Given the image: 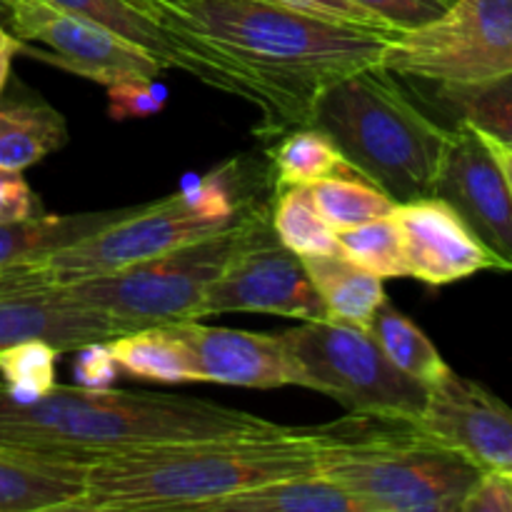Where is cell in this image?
<instances>
[{
    "mask_svg": "<svg viewBox=\"0 0 512 512\" xmlns=\"http://www.w3.org/2000/svg\"><path fill=\"white\" fill-rule=\"evenodd\" d=\"M193 512H365L363 505L323 473L270 480L240 493L200 503Z\"/></svg>",
    "mask_w": 512,
    "mask_h": 512,
    "instance_id": "cell-20",
    "label": "cell"
},
{
    "mask_svg": "<svg viewBox=\"0 0 512 512\" xmlns=\"http://www.w3.org/2000/svg\"><path fill=\"white\" fill-rule=\"evenodd\" d=\"M168 90L155 80H120L108 85V113L113 120L150 118L163 110Z\"/></svg>",
    "mask_w": 512,
    "mask_h": 512,
    "instance_id": "cell-31",
    "label": "cell"
},
{
    "mask_svg": "<svg viewBox=\"0 0 512 512\" xmlns=\"http://www.w3.org/2000/svg\"><path fill=\"white\" fill-rule=\"evenodd\" d=\"M18 50H20V40L15 38L10 30H5L3 25H0V93H3L5 85H8L10 65H13V58L18 55Z\"/></svg>",
    "mask_w": 512,
    "mask_h": 512,
    "instance_id": "cell-37",
    "label": "cell"
},
{
    "mask_svg": "<svg viewBox=\"0 0 512 512\" xmlns=\"http://www.w3.org/2000/svg\"><path fill=\"white\" fill-rule=\"evenodd\" d=\"M338 250L350 263L378 278H408L403 238L393 215L338 230Z\"/></svg>",
    "mask_w": 512,
    "mask_h": 512,
    "instance_id": "cell-29",
    "label": "cell"
},
{
    "mask_svg": "<svg viewBox=\"0 0 512 512\" xmlns=\"http://www.w3.org/2000/svg\"><path fill=\"white\" fill-rule=\"evenodd\" d=\"M133 330L140 328L75 300L40 260L0 270V350L23 340H45L63 353H75Z\"/></svg>",
    "mask_w": 512,
    "mask_h": 512,
    "instance_id": "cell-12",
    "label": "cell"
},
{
    "mask_svg": "<svg viewBox=\"0 0 512 512\" xmlns=\"http://www.w3.org/2000/svg\"><path fill=\"white\" fill-rule=\"evenodd\" d=\"M40 213V200L35 198L20 170L0 168V223H18Z\"/></svg>",
    "mask_w": 512,
    "mask_h": 512,
    "instance_id": "cell-36",
    "label": "cell"
},
{
    "mask_svg": "<svg viewBox=\"0 0 512 512\" xmlns=\"http://www.w3.org/2000/svg\"><path fill=\"white\" fill-rule=\"evenodd\" d=\"M185 343L195 383L238 388H285L298 385L300 373L283 335L213 328L198 320L165 323Z\"/></svg>",
    "mask_w": 512,
    "mask_h": 512,
    "instance_id": "cell-17",
    "label": "cell"
},
{
    "mask_svg": "<svg viewBox=\"0 0 512 512\" xmlns=\"http://www.w3.org/2000/svg\"><path fill=\"white\" fill-rule=\"evenodd\" d=\"M5 3H10V0H0V8ZM43 3L105 25L130 43L148 50L165 68H180L210 88L248 100L263 113L268 128L288 130L280 105L258 80L250 78L240 65H235L225 55L215 53L200 40H190L188 35L168 28L158 15L143 8L138 0H43Z\"/></svg>",
    "mask_w": 512,
    "mask_h": 512,
    "instance_id": "cell-11",
    "label": "cell"
},
{
    "mask_svg": "<svg viewBox=\"0 0 512 512\" xmlns=\"http://www.w3.org/2000/svg\"><path fill=\"white\" fill-rule=\"evenodd\" d=\"M273 3L293 8L298 13L315 15V18L330 20V23L355 25V28H370V30H388V33H398L390 28L385 20L373 15L370 10L360 8L355 0H273Z\"/></svg>",
    "mask_w": 512,
    "mask_h": 512,
    "instance_id": "cell-33",
    "label": "cell"
},
{
    "mask_svg": "<svg viewBox=\"0 0 512 512\" xmlns=\"http://www.w3.org/2000/svg\"><path fill=\"white\" fill-rule=\"evenodd\" d=\"M443 3H448V5H450V3H453V0H443Z\"/></svg>",
    "mask_w": 512,
    "mask_h": 512,
    "instance_id": "cell-40",
    "label": "cell"
},
{
    "mask_svg": "<svg viewBox=\"0 0 512 512\" xmlns=\"http://www.w3.org/2000/svg\"><path fill=\"white\" fill-rule=\"evenodd\" d=\"M370 335H373L375 343L380 345V350L388 355L395 368L403 370L408 378L418 380L425 388L438 383L450 370V365L438 353L433 340L408 315H403L395 305H390L388 298L375 310Z\"/></svg>",
    "mask_w": 512,
    "mask_h": 512,
    "instance_id": "cell-24",
    "label": "cell"
},
{
    "mask_svg": "<svg viewBox=\"0 0 512 512\" xmlns=\"http://www.w3.org/2000/svg\"><path fill=\"white\" fill-rule=\"evenodd\" d=\"M403 78L470 85L512 73V0H453L430 23L390 40L380 60Z\"/></svg>",
    "mask_w": 512,
    "mask_h": 512,
    "instance_id": "cell-9",
    "label": "cell"
},
{
    "mask_svg": "<svg viewBox=\"0 0 512 512\" xmlns=\"http://www.w3.org/2000/svg\"><path fill=\"white\" fill-rule=\"evenodd\" d=\"M308 188L315 205L323 218L333 225L335 233L368 223V220L393 215L395 205H398L373 183H368L365 178H355V175H330V178L315 180Z\"/></svg>",
    "mask_w": 512,
    "mask_h": 512,
    "instance_id": "cell-28",
    "label": "cell"
},
{
    "mask_svg": "<svg viewBox=\"0 0 512 512\" xmlns=\"http://www.w3.org/2000/svg\"><path fill=\"white\" fill-rule=\"evenodd\" d=\"M63 350L45 340H23L0 350V385L15 400H35L58 383L55 370Z\"/></svg>",
    "mask_w": 512,
    "mask_h": 512,
    "instance_id": "cell-30",
    "label": "cell"
},
{
    "mask_svg": "<svg viewBox=\"0 0 512 512\" xmlns=\"http://www.w3.org/2000/svg\"><path fill=\"white\" fill-rule=\"evenodd\" d=\"M160 20L258 80L280 105L290 130L310 125L315 98L328 85L380 65L398 35L330 23L273 0H190L163 10Z\"/></svg>",
    "mask_w": 512,
    "mask_h": 512,
    "instance_id": "cell-2",
    "label": "cell"
},
{
    "mask_svg": "<svg viewBox=\"0 0 512 512\" xmlns=\"http://www.w3.org/2000/svg\"><path fill=\"white\" fill-rule=\"evenodd\" d=\"M480 133H483V130H480ZM483 135H485V140H488L490 148H493L495 158H498L500 168H503L505 178H508L510 190H512V150H510V148H505V145H503V143H498V140H495V138H490L488 133H483Z\"/></svg>",
    "mask_w": 512,
    "mask_h": 512,
    "instance_id": "cell-38",
    "label": "cell"
},
{
    "mask_svg": "<svg viewBox=\"0 0 512 512\" xmlns=\"http://www.w3.org/2000/svg\"><path fill=\"white\" fill-rule=\"evenodd\" d=\"M393 220L403 238L408 278L438 288L473 278L483 270H512L473 233L458 210L438 195L398 203Z\"/></svg>",
    "mask_w": 512,
    "mask_h": 512,
    "instance_id": "cell-15",
    "label": "cell"
},
{
    "mask_svg": "<svg viewBox=\"0 0 512 512\" xmlns=\"http://www.w3.org/2000/svg\"><path fill=\"white\" fill-rule=\"evenodd\" d=\"M270 230L265 210L218 235L168 250L115 273L65 283L68 293L88 308L135 328L198 320L210 285L220 278L235 253Z\"/></svg>",
    "mask_w": 512,
    "mask_h": 512,
    "instance_id": "cell-7",
    "label": "cell"
},
{
    "mask_svg": "<svg viewBox=\"0 0 512 512\" xmlns=\"http://www.w3.org/2000/svg\"><path fill=\"white\" fill-rule=\"evenodd\" d=\"M300 388L338 400L350 415L418 423L428 388L395 368L365 330L338 320H303L283 333Z\"/></svg>",
    "mask_w": 512,
    "mask_h": 512,
    "instance_id": "cell-8",
    "label": "cell"
},
{
    "mask_svg": "<svg viewBox=\"0 0 512 512\" xmlns=\"http://www.w3.org/2000/svg\"><path fill=\"white\" fill-rule=\"evenodd\" d=\"M433 195L453 205L460 218L512 268V190L485 135L470 123L450 128V143Z\"/></svg>",
    "mask_w": 512,
    "mask_h": 512,
    "instance_id": "cell-14",
    "label": "cell"
},
{
    "mask_svg": "<svg viewBox=\"0 0 512 512\" xmlns=\"http://www.w3.org/2000/svg\"><path fill=\"white\" fill-rule=\"evenodd\" d=\"M305 270L320 293L328 320L370 333L375 310L385 300L383 278L350 263L340 250L303 258Z\"/></svg>",
    "mask_w": 512,
    "mask_h": 512,
    "instance_id": "cell-21",
    "label": "cell"
},
{
    "mask_svg": "<svg viewBox=\"0 0 512 512\" xmlns=\"http://www.w3.org/2000/svg\"><path fill=\"white\" fill-rule=\"evenodd\" d=\"M330 425L258 428L168 440L88 465L70 512H193L200 503L270 480L318 473Z\"/></svg>",
    "mask_w": 512,
    "mask_h": 512,
    "instance_id": "cell-1",
    "label": "cell"
},
{
    "mask_svg": "<svg viewBox=\"0 0 512 512\" xmlns=\"http://www.w3.org/2000/svg\"><path fill=\"white\" fill-rule=\"evenodd\" d=\"M78 360H75V385L83 388H110L113 380L118 378L120 368L115 363L113 353L108 348V340H98V343H88L83 348L75 350Z\"/></svg>",
    "mask_w": 512,
    "mask_h": 512,
    "instance_id": "cell-35",
    "label": "cell"
},
{
    "mask_svg": "<svg viewBox=\"0 0 512 512\" xmlns=\"http://www.w3.org/2000/svg\"><path fill=\"white\" fill-rule=\"evenodd\" d=\"M318 473L365 512H460L483 470L408 420L348 415L328 423Z\"/></svg>",
    "mask_w": 512,
    "mask_h": 512,
    "instance_id": "cell-5",
    "label": "cell"
},
{
    "mask_svg": "<svg viewBox=\"0 0 512 512\" xmlns=\"http://www.w3.org/2000/svg\"><path fill=\"white\" fill-rule=\"evenodd\" d=\"M273 170L275 185H313L315 180L330 178V175H358L333 140L323 130L313 125L293 128L273 148Z\"/></svg>",
    "mask_w": 512,
    "mask_h": 512,
    "instance_id": "cell-27",
    "label": "cell"
},
{
    "mask_svg": "<svg viewBox=\"0 0 512 512\" xmlns=\"http://www.w3.org/2000/svg\"><path fill=\"white\" fill-rule=\"evenodd\" d=\"M130 208L95 210V213H70V215H33L18 223H0V270L13 265L40 260L65 245L80 238L98 233L113 220L128 215Z\"/></svg>",
    "mask_w": 512,
    "mask_h": 512,
    "instance_id": "cell-22",
    "label": "cell"
},
{
    "mask_svg": "<svg viewBox=\"0 0 512 512\" xmlns=\"http://www.w3.org/2000/svg\"><path fill=\"white\" fill-rule=\"evenodd\" d=\"M270 228H273L275 240L300 258L338 250V233L323 218L308 185L278 188L273 213H270Z\"/></svg>",
    "mask_w": 512,
    "mask_h": 512,
    "instance_id": "cell-26",
    "label": "cell"
},
{
    "mask_svg": "<svg viewBox=\"0 0 512 512\" xmlns=\"http://www.w3.org/2000/svg\"><path fill=\"white\" fill-rule=\"evenodd\" d=\"M240 178L238 163L223 165L193 188L135 205L128 215L98 233L40 258V265L55 283L65 285L115 273L140 260L223 233L260 210L253 195L240 193Z\"/></svg>",
    "mask_w": 512,
    "mask_h": 512,
    "instance_id": "cell-6",
    "label": "cell"
},
{
    "mask_svg": "<svg viewBox=\"0 0 512 512\" xmlns=\"http://www.w3.org/2000/svg\"><path fill=\"white\" fill-rule=\"evenodd\" d=\"M115 363L130 378L150 383H195L193 363L183 340L168 325H150L108 340Z\"/></svg>",
    "mask_w": 512,
    "mask_h": 512,
    "instance_id": "cell-23",
    "label": "cell"
},
{
    "mask_svg": "<svg viewBox=\"0 0 512 512\" xmlns=\"http://www.w3.org/2000/svg\"><path fill=\"white\" fill-rule=\"evenodd\" d=\"M0 10L20 40L18 53L105 88L120 80H155L165 70L158 58L123 35L43 0H10Z\"/></svg>",
    "mask_w": 512,
    "mask_h": 512,
    "instance_id": "cell-10",
    "label": "cell"
},
{
    "mask_svg": "<svg viewBox=\"0 0 512 512\" xmlns=\"http://www.w3.org/2000/svg\"><path fill=\"white\" fill-rule=\"evenodd\" d=\"M223 313H265L295 320L328 318L303 258L275 240L273 228L238 250L210 285L200 318Z\"/></svg>",
    "mask_w": 512,
    "mask_h": 512,
    "instance_id": "cell-13",
    "label": "cell"
},
{
    "mask_svg": "<svg viewBox=\"0 0 512 512\" xmlns=\"http://www.w3.org/2000/svg\"><path fill=\"white\" fill-rule=\"evenodd\" d=\"M63 115L33 93H0V168L25 170L68 143Z\"/></svg>",
    "mask_w": 512,
    "mask_h": 512,
    "instance_id": "cell-19",
    "label": "cell"
},
{
    "mask_svg": "<svg viewBox=\"0 0 512 512\" xmlns=\"http://www.w3.org/2000/svg\"><path fill=\"white\" fill-rule=\"evenodd\" d=\"M310 125L333 140L360 178L395 203L433 195L450 130L428 118L383 65L328 85L315 98Z\"/></svg>",
    "mask_w": 512,
    "mask_h": 512,
    "instance_id": "cell-4",
    "label": "cell"
},
{
    "mask_svg": "<svg viewBox=\"0 0 512 512\" xmlns=\"http://www.w3.org/2000/svg\"><path fill=\"white\" fill-rule=\"evenodd\" d=\"M433 85V100L453 115L455 123H470L512 150V73L485 83Z\"/></svg>",
    "mask_w": 512,
    "mask_h": 512,
    "instance_id": "cell-25",
    "label": "cell"
},
{
    "mask_svg": "<svg viewBox=\"0 0 512 512\" xmlns=\"http://www.w3.org/2000/svg\"><path fill=\"white\" fill-rule=\"evenodd\" d=\"M355 3L378 15L398 33L420 28L448 8V3H443V0H355Z\"/></svg>",
    "mask_w": 512,
    "mask_h": 512,
    "instance_id": "cell-32",
    "label": "cell"
},
{
    "mask_svg": "<svg viewBox=\"0 0 512 512\" xmlns=\"http://www.w3.org/2000/svg\"><path fill=\"white\" fill-rule=\"evenodd\" d=\"M138 3L160 18V13H163V10H175V8H180V5L190 3V0H138Z\"/></svg>",
    "mask_w": 512,
    "mask_h": 512,
    "instance_id": "cell-39",
    "label": "cell"
},
{
    "mask_svg": "<svg viewBox=\"0 0 512 512\" xmlns=\"http://www.w3.org/2000/svg\"><path fill=\"white\" fill-rule=\"evenodd\" d=\"M415 425L480 470L512 473V408L475 380L448 370L428 388L425 410Z\"/></svg>",
    "mask_w": 512,
    "mask_h": 512,
    "instance_id": "cell-16",
    "label": "cell"
},
{
    "mask_svg": "<svg viewBox=\"0 0 512 512\" xmlns=\"http://www.w3.org/2000/svg\"><path fill=\"white\" fill-rule=\"evenodd\" d=\"M268 423L253 413L173 393L60 385L15 400L0 385V450L93 465L168 440L205 438Z\"/></svg>",
    "mask_w": 512,
    "mask_h": 512,
    "instance_id": "cell-3",
    "label": "cell"
},
{
    "mask_svg": "<svg viewBox=\"0 0 512 512\" xmlns=\"http://www.w3.org/2000/svg\"><path fill=\"white\" fill-rule=\"evenodd\" d=\"M460 512H512V478L498 470H483Z\"/></svg>",
    "mask_w": 512,
    "mask_h": 512,
    "instance_id": "cell-34",
    "label": "cell"
},
{
    "mask_svg": "<svg viewBox=\"0 0 512 512\" xmlns=\"http://www.w3.org/2000/svg\"><path fill=\"white\" fill-rule=\"evenodd\" d=\"M88 465L0 450V512H70Z\"/></svg>",
    "mask_w": 512,
    "mask_h": 512,
    "instance_id": "cell-18",
    "label": "cell"
},
{
    "mask_svg": "<svg viewBox=\"0 0 512 512\" xmlns=\"http://www.w3.org/2000/svg\"><path fill=\"white\" fill-rule=\"evenodd\" d=\"M508 475H510V478H512V473H508Z\"/></svg>",
    "mask_w": 512,
    "mask_h": 512,
    "instance_id": "cell-41",
    "label": "cell"
}]
</instances>
